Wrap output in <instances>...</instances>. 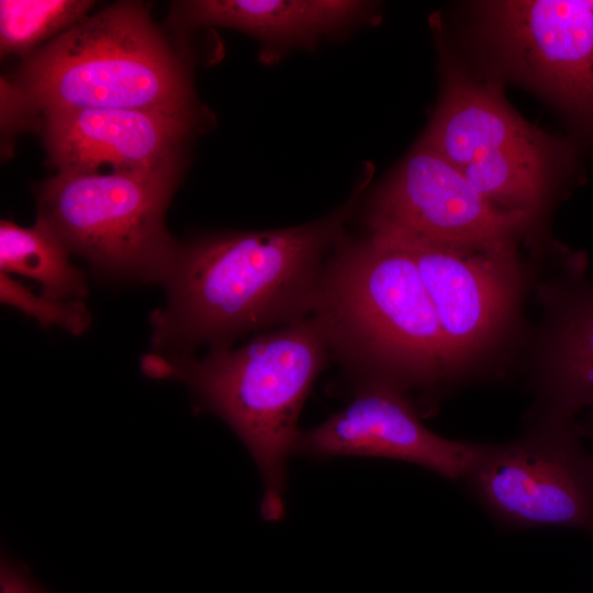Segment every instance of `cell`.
I'll use <instances>...</instances> for the list:
<instances>
[{"instance_id":"obj_1","label":"cell","mask_w":593,"mask_h":593,"mask_svg":"<svg viewBox=\"0 0 593 593\" xmlns=\"http://www.w3.org/2000/svg\"><path fill=\"white\" fill-rule=\"evenodd\" d=\"M367 179L332 213L310 223L209 235L178 246L150 313L153 353L184 357L230 347L242 335L312 315L326 262L345 236Z\"/></svg>"},{"instance_id":"obj_2","label":"cell","mask_w":593,"mask_h":593,"mask_svg":"<svg viewBox=\"0 0 593 593\" xmlns=\"http://www.w3.org/2000/svg\"><path fill=\"white\" fill-rule=\"evenodd\" d=\"M354 385L406 393L448 380L441 328L410 254L368 235H346L329 256L314 313Z\"/></svg>"},{"instance_id":"obj_3","label":"cell","mask_w":593,"mask_h":593,"mask_svg":"<svg viewBox=\"0 0 593 593\" xmlns=\"http://www.w3.org/2000/svg\"><path fill=\"white\" fill-rule=\"evenodd\" d=\"M331 360L324 325L312 314L238 348L209 349L202 358L152 353L143 357L142 369L186 383L198 403L242 439L262 478L261 516L271 522L283 515L286 468L300 413Z\"/></svg>"},{"instance_id":"obj_4","label":"cell","mask_w":593,"mask_h":593,"mask_svg":"<svg viewBox=\"0 0 593 593\" xmlns=\"http://www.w3.org/2000/svg\"><path fill=\"white\" fill-rule=\"evenodd\" d=\"M22 93L44 113L137 109L189 113L184 70L145 9L118 3L60 33L29 59Z\"/></svg>"},{"instance_id":"obj_5","label":"cell","mask_w":593,"mask_h":593,"mask_svg":"<svg viewBox=\"0 0 593 593\" xmlns=\"http://www.w3.org/2000/svg\"><path fill=\"white\" fill-rule=\"evenodd\" d=\"M174 168L61 172L37 194V220L98 273L163 282L178 249L165 227Z\"/></svg>"},{"instance_id":"obj_6","label":"cell","mask_w":593,"mask_h":593,"mask_svg":"<svg viewBox=\"0 0 593 593\" xmlns=\"http://www.w3.org/2000/svg\"><path fill=\"white\" fill-rule=\"evenodd\" d=\"M515 238H378L402 247L417 267L441 328L448 380L482 365L512 331L525 287Z\"/></svg>"},{"instance_id":"obj_7","label":"cell","mask_w":593,"mask_h":593,"mask_svg":"<svg viewBox=\"0 0 593 593\" xmlns=\"http://www.w3.org/2000/svg\"><path fill=\"white\" fill-rule=\"evenodd\" d=\"M499 68L549 101L593 145V0H505L478 5Z\"/></svg>"},{"instance_id":"obj_8","label":"cell","mask_w":593,"mask_h":593,"mask_svg":"<svg viewBox=\"0 0 593 593\" xmlns=\"http://www.w3.org/2000/svg\"><path fill=\"white\" fill-rule=\"evenodd\" d=\"M574 421L536 417L521 438L480 444L468 478L501 522L516 527L558 526L593 534V455Z\"/></svg>"},{"instance_id":"obj_9","label":"cell","mask_w":593,"mask_h":593,"mask_svg":"<svg viewBox=\"0 0 593 593\" xmlns=\"http://www.w3.org/2000/svg\"><path fill=\"white\" fill-rule=\"evenodd\" d=\"M366 223L377 238L460 243L516 237L534 224L490 204L423 139L372 192Z\"/></svg>"},{"instance_id":"obj_10","label":"cell","mask_w":593,"mask_h":593,"mask_svg":"<svg viewBox=\"0 0 593 593\" xmlns=\"http://www.w3.org/2000/svg\"><path fill=\"white\" fill-rule=\"evenodd\" d=\"M462 174H486L559 159L575 147L548 135L510 107L497 85L449 64L440 98L421 138Z\"/></svg>"},{"instance_id":"obj_11","label":"cell","mask_w":593,"mask_h":593,"mask_svg":"<svg viewBox=\"0 0 593 593\" xmlns=\"http://www.w3.org/2000/svg\"><path fill=\"white\" fill-rule=\"evenodd\" d=\"M479 449L480 444L455 441L430 432L409 393L382 383H362L354 385L344 409L316 427L299 432L293 454L320 459H399L456 479L466 477Z\"/></svg>"},{"instance_id":"obj_12","label":"cell","mask_w":593,"mask_h":593,"mask_svg":"<svg viewBox=\"0 0 593 593\" xmlns=\"http://www.w3.org/2000/svg\"><path fill=\"white\" fill-rule=\"evenodd\" d=\"M44 116L48 154L61 172L174 168L192 121L190 112L137 109H61Z\"/></svg>"},{"instance_id":"obj_13","label":"cell","mask_w":593,"mask_h":593,"mask_svg":"<svg viewBox=\"0 0 593 593\" xmlns=\"http://www.w3.org/2000/svg\"><path fill=\"white\" fill-rule=\"evenodd\" d=\"M542 323L534 360L536 417L571 422L593 402V279L585 259L568 257L541 291Z\"/></svg>"},{"instance_id":"obj_14","label":"cell","mask_w":593,"mask_h":593,"mask_svg":"<svg viewBox=\"0 0 593 593\" xmlns=\"http://www.w3.org/2000/svg\"><path fill=\"white\" fill-rule=\"evenodd\" d=\"M184 8L191 24L232 27L273 44L340 30L356 22L366 5L347 0H202Z\"/></svg>"},{"instance_id":"obj_15","label":"cell","mask_w":593,"mask_h":593,"mask_svg":"<svg viewBox=\"0 0 593 593\" xmlns=\"http://www.w3.org/2000/svg\"><path fill=\"white\" fill-rule=\"evenodd\" d=\"M68 255L59 238L37 219L32 227L0 223V271L35 280L44 295L82 300L88 293L86 275L71 265Z\"/></svg>"},{"instance_id":"obj_16","label":"cell","mask_w":593,"mask_h":593,"mask_svg":"<svg viewBox=\"0 0 593 593\" xmlns=\"http://www.w3.org/2000/svg\"><path fill=\"white\" fill-rule=\"evenodd\" d=\"M93 5L83 0H1L2 55L21 54L41 41L67 31L87 16Z\"/></svg>"},{"instance_id":"obj_17","label":"cell","mask_w":593,"mask_h":593,"mask_svg":"<svg viewBox=\"0 0 593 593\" xmlns=\"http://www.w3.org/2000/svg\"><path fill=\"white\" fill-rule=\"evenodd\" d=\"M0 299L43 326L56 325L74 335L82 334L90 325L91 315L82 300H58L30 288L0 271Z\"/></svg>"},{"instance_id":"obj_18","label":"cell","mask_w":593,"mask_h":593,"mask_svg":"<svg viewBox=\"0 0 593 593\" xmlns=\"http://www.w3.org/2000/svg\"><path fill=\"white\" fill-rule=\"evenodd\" d=\"M0 593H48L25 570L2 557L0 567Z\"/></svg>"},{"instance_id":"obj_19","label":"cell","mask_w":593,"mask_h":593,"mask_svg":"<svg viewBox=\"0 0 593 593\" xmlns=\"http://www.w3.org/2000/svg\"><path fill=\"white\" fill-rule=\"evenodd\" d=\"M589 415L583 426H580L581 433L593 440V402L589 405Z\"/></svg>"}]
</instances>
